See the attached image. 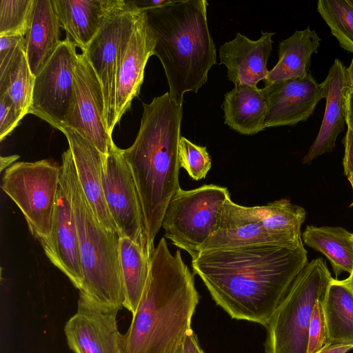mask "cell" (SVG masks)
Masks as SVG:
<instances>
[{
  "instance_id": "35",
  "label": "cell",
  "mask_w": 353,
  "mask_h": 353,
  "mask_svg": "<svg viewBox=\"0 0 353 353\" xmlns=\"http://www.w3.org/2000/svg\"><path fill=\"white\" fill-rule=\"evenodd\" d=\"M23 49H26L25 37L0 36V74L6 72Z\"/></svg>"
},
{
  "instance_id": "8",
  "label": "cell",
  "mask_w": 353,
  "mask_h": 353,
  "mask_svg": "<svg viewBox=\"0 0 353 353\" xmlns=\"http://www.w3.org/2000/svg\"><path fill=\"white\" fill-rule=\"evenodd\" d=\"M61 165L49 160L19 161L6 169L1 188L23 213L31 234L48 239L59 185Z\"/></svg>"
},
{
  "instance_id": "22",
  "label": "cell",
  "mask_w": 353,
  "mask_h": 353,
  "mask_svg": "<svg viewBox=\"0 0 353 353\" xmlns=\"http://www.w3.org/2000/svg\"><path fill=\"white\" fill-rule=\"evenodd\" d=\"M60 28L52 1L36 0L30 26L25 36L26 56L34 77L61 44Z\"/></svg>"
},
{
  "instance_id": "29",
  "label": "cell",
  "mask_w": 353,
  "mask_h": 353,
  "mask_svg": "<svg viewBox=\"0 0 353 353\" xmlns=\"http://www.w3.org/2000/svg\"><path fill=\"white\" fill-rule=\"evenodd\" d=\"M34 80L28 63L26 49L21 50L6 72L0 74V92L8 94L21 119L29 113Z\"/></svg>"
},
{
  "instance_id": "13",
  "label": "cell",
  "mask_w": 353,
  "mask_h": 353,
  "mask_svg": "<svg viewBox=\"0 0 353 353\" xmlns=\"http://www.w3.org/2000/svg\"><path fill=\"white\" fill-rule=\"evenodd\" d=\"M119 310L98 303L79 293L77 310L64 332L74 353H126V339L117 325Z\"/></svg>"
},
{
  "instance_id": "43",
  "label": "cell",
  "mask_w": 353,
  "mask_h": 353,
  "mask_svg": "<svg viewBox=\"0 0 353 353\" xmlns=\"http://www.w3.org/2000/svg\"><path fill=\"white\" fill-rule=\"evenodd\" d=\"M344 281L350 286V288L353 291V270L350 274V276L347 279H344Z\"/></svg>"
},
{
  "instance_id": "23",
  "label": "cell",
  "mask_w": 353,
  "mask_h": 353,
  "mask_svg": "<svg viewBox=\"0 0 353 353\" xmlns=\"http://www.w3.org/2000/svg\"><path fill=\"white\" fill-rule=\"evenodd\" d=\"M222 108L224 123L241 134H256L265 128L267 100L257 85H235L225 94Z\"/></svg>"
},
{
  "instance_id": "41",
  "label": "cell",
  "mask_w": 353,
  "mask_h": 353,
  "mask_svg": "<svg viewBox=\"0 0 353 353\" xmlns=\"http://www.w3.org/2000/svg\"><path fill=\"white\" fill-rule=\"evenodd\" d=\"M19 157L18 155L1 157L0 160V170L3 171L5 168H8Z\"/></svg>"
},
{
  "instance_id": "24",
  "label": "cell",
  "mask_w": 353,
  "mask_h": 353,
  "mask_svg": "<svg viewBox=\"0 0 353 353\" xmlns=\"http://www.w3.org/2000/svg\"><path fill=\"white\" fill-rule=\"evenodd\" d=\"M321 39L315 30L309 27L296 30L282 40L279 45V61L269 71L264 80L265 86L276 81L302 78L308 74L311 56L317 53Z\"/></svg>"
},
{
  "instance_id": "42",
  "label": "cell",
  "mask_w": 353,
  "mask_h": 353,
  "mask_svg": "<svg viewBox=\"0 0 353 353\" xmlns=\"http://www.w3.org/2000/svg\"><path fill=\"white\" fill-rule=\"evenodd\" d=\"M346 78L350 90L353 92V59L350 66L346 68Z\"/></svg>"
},
{
  "instance_id": "4",
  "label": "cell",
  "mask_w": 353,
  "mask_h": 353,
  "mask_svg": "<svg viewBox=\"0 0 353 353\" xmlns=\"http://www.w3.org/2000/svg\"><path fill=\"white\" fill-rule=\"evenodd\" d=\"M205 0H175L143 11L154 34L153 55L161 61L172 99L183 104L188 92L196 93L216 63V47L207 20Z\"/></svg>"
},
{
  "instance_id": "40",
  "label": "cell",
  "mask_w": 353,
  "mask_h": 353,
  "mask_svg": "<svg viewBox=\"0 0 353 353\" xmlns=\"http://www.w3.org/2000/svg\"><path fill=\"white\" fill-rule=\"evenodd\" d=\"M346 125L353 130V92L349 90L345 99Z\"/></svg>"
},
{
  "instance_id": "32",
  "label": "cell",
  "mask_w": 353,
  "mask_h": 353,
  "mask_svg": "<svg viewBox=\"0 0 353 353\" xmlns=\"http://www.w3.org/2000/svg\"><path fill=\"white\" fill-rule=\"evenodd\" d=\"M179 160L180 168L195 181L204 179L212 166L206 148L196 145L183 137L179 139Z\"/></svg>"
},
{
  "instance_id": "26",
  "label": "cell",
  "mask_w": 353,
  "mask_h": 353,
  "mask_svg": "<svg viewBox=\"0 0 353 353\" xmlns=\"http://www.w3.org/2000/svg\"><path fill=\"white\" fill-rule=\"evenodd\" d=\"M326 323V344L353 345V291L344 280L334 279L322 302Z\"/></svg>"
},
{
  "instance_id": "15",
  "label": "cell",
  "mask_w": 353,
  "mask_h": 353,
  "mask_svg": "<svg viewBox=\"0 0 353 353\" xmlns=\"http://www.w3.org/2000/svg\"><path fill=\"white\" fill-rule=\"evenodd\" d=\"M262 89L267 100L265 128L306 121L324 98L323 83H317L310 74L276 81Z\"/></svg>"
},
{
  "instance_id": "45",
  "label": "cell",
  "mask_w": 353,
  "mask_h": 353,
  "mask_svg": "<svg viewBox=\"0 0 353 353\" xmlns=\"http://www.w3.org/2000/svg\"><path fill=\"white\" fill-rule=\"evenodd\" d=\"M349 1L353 6V0H349Z\"/></svg>"
},
{
  "instance_id": "39",
  "label": "cell",
  "mask_w": 353,
  "mask_h": 353,
  "mask_svg": "<svg viewBox=\"0 0 353 353\" xmlns=\"http://www.w3.org/2000/svg\"><path fill=\"white\" fill-rule=\"evenodd\" d=\"M353 349L352 344H326L316 353H347Z\"/></svg>"
},
{
  "instance_id": "30",
  "label": "cell",
  "mask_w": 353,
  "mask_h": 353,
  "mask_svg": "<svg viewBox=\"0 0 353 353\" xmlns=\"http://www.w3.org/2000/svg\"><path fill=\"white\" fill-rule=\"evenodd\" d=\"M317 11L340 46L353 53V6L349 0H319Z\"/></svg>"
},
{
  "instance_id": "7",
  "label": "cell",
  "mask_w": 353,
  "mask_h": 353,
  "mask_svg": "<svg viewBox=\"0 0 353 353\" xmlns=\"http://www.w3.org/2000/svg\"><path fill=\"white\" fill-rule=\"evenodd\" d=\"M228 190L203 185L185 190L181 188L170 199L163 217L165 237L194 259L201 247L217 230Z\"/></svg>"
},
{
  "instance_id": "6",
  "label": "cell",
  "mask_w": 353,
  "mask_h": 353,
  "mask_svg": "<svg viewBox=\"0 0 353 353\" xmlns=\"http://www.w3.org/2000/svg\"><path fill=\"white\" fill-rule=\"evenodd\" d=\"M332 279L323 259L307 263L265 326V353H307L314 305Z\"/></svg>"
},
{
  "instance_id": "31",
  "label": "cell",
  "mask_w": 353,
  "mask_h": 353,
  "mask_svg": "<svg viewBox=\"0 0 353 353\" xmlns=\"http://www.w3.org/2000/svg\"><path fill=\"white\" fill-rule=\"evenodd\" d=\"M36 0L0 1V36L25 37L31 23Z\"/></svg>"
},
{
  "instance_id": "27",
  "label": "cell",
  "mask_w": 353,
  "mask_h": 353,
  "mask_svg": "<svg viewBox=\"0 0 353 353\" xmlns=\"http://www.w3.org/2000/svg\"><path fill=\"white\" fill-rule=\"evenodd\" d=\"M304 244L323 254L337 278L353 270V233L342 227L307 225L302 234Z\"/></svg>"
},
{
  "instance_id": "5",
  "label": "cell",
  "mask_w": 353,
  "mask_h": 353,
  "mask_svg": "<svg viewBox=\"0 0 353 353\" xmlns=\"http://www.w3.org/2000/svg\"><path fill=\"white\" fill-rule=\"evenodd\" d=\"M61 167L69 182L78 231L83 274L79 293L120 310L125 302L119 261L121 236L104 228L93 214L78 181L70 148L62 154Z\"/></svg>"
},
{
  "instance_id": "17",
  "label": "cell",
  "mask_w": 353,
  "mask_h": 353,
  "mask_svg": "<svg viewBox=\"0 0 353 353\" xmlns=\"http://www.w3.org/2000/svg\"><path fill=\"white\" fill-rule=\"evenodd\" d=\"M62 132L68 139L78 181L93 214L104 228L120 235L103 194L102 172L105 156L76 130L65 128Z\"/></svg>"
},
{
  "instance_id": "33",
  "label": "cell",
  "mask_w": 353,
  "mask_h": 353,
  "mask_svg": "<svg viewBox=\"0 0 353 353\" xmlns=\"http://www.w3.org/2000/svg\"><path fill=\"white\" fill-rule=\"evenodd\" d=\"M323 299H318L312 311L307 353H316L327 343V332L323 309Z\"/></svg>"
},
{
  "instance_id": "9",
  "label": "cell",
  "mask_w": 353,
  "mask_h": 353,
  "mask_svg": "<svg viewBox=\"0 0 353 353\" xmlns=\"http://www.w3.org/2000/svg\"><path fill=\"white\" fill-rule=\"evenodd\" d=\"M141 10L131 0H121L83 52L101 82L108 132L115 124L116 77L122 50Z\"/></svg>"
},
{
  "instance_id": "34",
  "label": "cell",
  "mask_w": 353,
  "mask_h": 353,
  "mask_svg": "<svg viewBox=\"0 0 353 353\" xmlns=\"http://www.w3.org/2000/svg\"><path fill=\"white\" fill-rule=\"evenodd\" d=\"M21 119L8 94L0 92V140L8 136Z\"/></svg>"
},
{
  "instance_id": "18",
  "label": "cell",
  "mask_w": 353,
  "mask_h": 353,
  "mask_svg": "<svg viewBox=\"0 0 353 353\" xmlns=\"http://www.w3.org/2000/svg\"><path fill=\"white\" fill-rule=\"evenodd\" d=\"M274 32H261L251 40L241 33L219 48L220 63L228 68V80L235 85L255 86L268 75V60L272 50Z\"/></svg>"
},
{
  "instance_id": "12",
  "label": "cell",
  "mask_w": 353,
  "mask_h": 353,
  "mask_svg": "<svg viewBox=\"0 0 353 353\" xmlns=\"http://www.w3.org/2000/svg\"><path fill=\"white\" fill-rule=\"evenodd\" d=\"M65 128L78 132L104 156L114 145L107 130L101 82L83 52L79 54L74 68L73 94Z\"/></svg>"
},
{
  "instance_id": "44",
  "label": "cell",
  "mask_w": 353,
  "mask_h": 353,
  "mask_svg": "<svg viewBox=\"0 0 353 353\" xmlns=\"http://www.w3.org/2000/svg\"><path fill=\"white\" fill-rule=\"evenodd\" d=\"M347 179L349 180V181L351 183V185H352V190H353V174L352 175H350L347 176ZM350 207H352L353 206V202L350 204Z\"/></svg>"
},
{
  "instance_id": "11",
  "label": "cell",
  "mask_w": 353,
  "mask_h": 353,
  "mask_svg": "<svg viewBox=\"0 0 353 353\" xmlns=\"http://www.w3.org/2000/svg\"><path fill=\"white\" fill-rule=\"evenodd\" d=\"M76 45L63 40L41 72L35 77L29 113L61 132L73 94L74 72L79 59Z\"/></svg>"
},
{
  "instance_id": "2",
  "label": "cell",
  "mask_w": 353,
  "mask_h": 353,
  "mask_svg": "<svg viewBox=\"0 0 353 353\" xmlns=\"http://www.w3.org/2000/svg\"><path fill=\"white\" fill-rule=\"evenodd\" d=\"M199 301L194 275L164 237L150 261L146 285L125 334L126 353H174L192 330Z\"/></svg>"
},
{
  "instance_id": "36",
  "label": "cell",
  "mask_w": 353,
  "mask_h": 353,
  "mask_svg": "<svg viewBox=\"0 0 353 353\" xmlns=\"http://www.w3.org/2000/svg\"><path fill=\"white\" fill-rule=\"evenodd\" d=\"M343 143L345 148L343 165L344 174L347 177L353 174V130L350 127H347Z\"/></svg>"
},
{
  "instance_id": "21",
  "label": "cell",
  "mask_w": 353,
  "mask_h": 353,
  "mask_svg": "<svg viewBox=\"0 0 353 353\" xmlns=\"http://www.w3.org/2000/svg\"><path fill=\"white\" fill-rule=\"evenodd\" d=\"M66 39L85 52L121 0H52Z\"/></svg>"
},
{
  "instance_id": "1",
  "label": "cell",
  "mask_w": 353,
  "mask_h": 353,
  "mask_svg": "<svg viewBox=\"0 0 353 353\" xmlns=\"http://www.w3.org/2000/svg\"><path fill=\"white\" fill-rule=\"evenodd\" d=\"M307 254L303 244L297 248L249 245L201 252L192 267L232 319L265 327L307 264Z\"/></svg>"
},
{
  "instance_id": "37",
  "label": "cell",
  "mask_w": 353,
  "mask_h": 353,
  "mask_svg": "<svg viewBox=\"0 0 353 353\" xmlns=\"http://www.w3.org/2000/svg\"><path fill=\"white\" fill-rule=\"evenodd\" d=\"M174 353H204L196 335L191 330Z\"/></svg>"
},
{
  "instance_id": "20",
  "label": "cell",
  "mask_w": 353,
  "mask_h": 353,
  "mask_svg": "<svg viewBox=\"0 0 353 353\" xmlns=\"http://www.w3.org/2000/svg\"><path fill=\"white\" fill-rule=\"evenodd\" d=\"M256 245L283 247L267 232L250 207L238 205L230 198L223 205L217 230L201 247L199 252Z\"/></svg>"
},
{
  "instance_id": "16",
  "label": "cell",
  "mask_w": 353,
  "mask_h": 353,
  "mask_svg": "<svg viewBox=\"0 0 353 353\" xmlns=\"http://www.w3.org/2000/svg\"><path fill=\"white\" fill-rule=\"evenodd\" d=\"M154 37L146 14L141 11L130 37L125 45L116 77L115 124L128 110L132 99L140 92L145 68L153 55Z\"/></svg>"
},
{
  "instance_id": "19",
  "label": "cell",
  "mask_w": 353,
  "mask_h": 353,
  "mask_svg": "<svg viewBox=\"0 0 353 353\" xmlns=\"http://www.w3.org/2000/svg\"><path fill=\"white\" fill-rule=\"evenodd\" d=\"M322 83L326 101L325 113L319 133L302 160L303 164H310L318 157L331 152L346 125L345 99L350 88L346 68L339 59H334Z\"/></svg>"
},
{
  "instance_id": "38",
  "label": "cell",
  "mask_w": 353,
  "mask_h": 353,
  "mask_svg": "<svg viewBox=\"0 0 353 353\" xmlns=\"http://www.w3.org/2000/svg\"><path fill=\"white\" fill-rule=\"evenodd\" d=\"M175 0H131L140 10L146 11L172 3Z\"/></svg>"
},
{
  "instance_id": "10",
  "label": "cell",
  "mask_w": 353,
  "mask_h": 353,
  "mask_svg": "<svg viewBox=\"0 0 353 353\" xmlns=\"http://www.w3.org/2000/svg\"><path fill=\"white\" fill-rule=\"evenodd\" d=\"M102 185L108 212L121 236L137 244L150 261L152 253L134 179L123 150L115 144L105 157Z\"/></svg>"
},
{
  "instance_id": "3",
  "label": "cell",
  "mask_w": 353,
  "mask_h": 353,
  "mask_svg": "<svg viewBox=\"0 0 353 353\" xmlns=\"http://www.w3.org/2000/svg\"><path fill=\"white\" fill-rule=\"evenodd\" d=\"M141 125L123 155L133 174L143 212L148 245L161 228L167 206L179 185V143L182 104L168 92L143 103Z\"/></svg>"
},
{
  "instance_id": "14",
  "label": "cell",
  "mask_w": 353,
  "mask_h": 353,
  "mask_svg": "<svg viewBox=\"0 0 353 353\" xmlns=\"http://www.w3.org/2000/svg\"><path fill=\"white\" fill-rule=\"evenodd\" d=\"M51 263L79 291L83 286L77 227L67 176L61 167L59 185L48 239L41 242Z\"/></svg>"
},
{
  "instance_id": "28",
  "label": "cell",
  "mask_w": 353,
  "mask_h": 353,
  "mask_svg": "<svg viewBox=\"0 0 353 353\" xmlns=\"http://www.w3.org/2000/svg\"><path fill=\"white\" fill-rule=\"evenodd\" d=\"M119 261L125 291L123 307L134 315L146 285L150 261L141 248L125 236L119 239Z\"/></svg>"
},
{
  "instance_id": "25",
  "label": "cell",
  "mask_w": 353,
  "mask_h": 353,
  "mask_svg": "<svg viewBox=\"0 0 353 353\" xmlns=\"http://www.w3.org/2000/svg\"><path fill=\"white\" fill-rule=\"evenodd\" d=\"M250 208L267 232L283 247L297 248L303 244L301 228L306 215L304 208L288 199Z\"/></svg>"
}]
</instances>
